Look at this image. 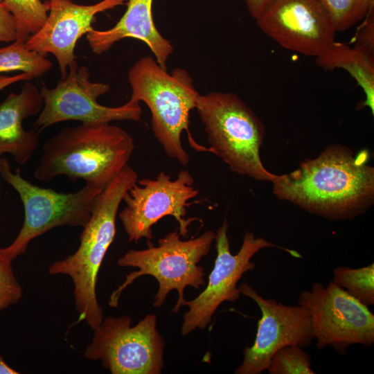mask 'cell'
<instances>
[{
    "label": "cell",
    "mask_w": 374,
    "mask_h": 374,
    "mask_svg": "<svg viewBox=\"0 0 374 374\" xmlns=\"http://www.w3.org/2000/svg\"><path fill=\"white\" fill-rule=\"evenodd\" d=\"M215 233L206 231L201 235L187 240L181 239L179 228L159 239L154 246L147 240L144 249H130L118 258L120 267L138 268L125 276V280L112 292L108 305L117 308L122 292L135 280L145 275L154 277L159 285L153 306L159 308L164 303L168 294L177 290L178 299L172 312H178L186 301L184 290L187 286L196 290L206 284L204 268L200 260L210 251Z\"/></svg>",
    "instance_id": "5b68a950"
},
{
    "label": "cell",
    "mask_w": 374,
    "mask_h": 374,
    "mask_svg": "<svg viewBox=\"0 0 374 374\" xmlns=\"http://www.w3.org/2000/svg\"><path fill=\"white\" fill-rule=\"evenodd\" d=\"M282 47L314 58L335 42L336 30L318 0H272L256 19Z\"/></svg>",
    "instance_id": "5bb4252c"
},
{
    "label": "cell",
    "mask_w": 374,
    "mask_h": 374,
    "mask_svg": "<svg viewBox=\"0 0 374 374\" xmlns=\"http://www.w3.org/2000/svg\"><path fill=\"white\" fill-rule=\"evenodd\" d=\"M4 4L15 18L17 40L26 42L44 25L49 10L48 1L3 0Z\"/></svg>",
    "instance_id": "ffe728a7"
},
{
    "label": "cell",
    "mask_w": 374,
    "mask_h": 374,
    "mask_svg": "<svg viewBox=\"0 0 374 374\" xmlns=\"http://www.w3.org/2000/svg\"><path fill=\"white\" fill-rule=\"evenodd\" d=\"M368 159L367 150L355 154L346 146L331 145L295 170L278 175L271 182L273 193L330 220L353 218L373 203L374 168Z\"/></svg>",
    "instance_id": "6da1fadb"
},
{
    "label": "cell",
    "mask_w": 374,
    "mask_h": 374,
    "mask_svg": "<svg viewBox=\"0 0 374 374\" xmlns=\"http://www.w3.org/2000/svg\"><path fill=\"white\" fill-rule=\"evenodd\" d=\"M44 105L40 90L25 81L19 93H10L0 102V157L10 154L19 166L25 165L39 145V134L26 130L24 119L39 114Z\"/></svg>",
    "instance_id": "e0dca14e"
},
{
    "label": "cell",
    "mask_w": 374,
    "mask_h": 374,
    "mask_svg": "<svg viewBox=\"0 0 374 374\" xmlns=\"http://www.w3.org/2000/svg\"><path fill=\"white\" fill-rule=\"evenodd\" d=\"M332 282L347 291L362 304L374 305V264L361 268L339 266L333 271Z\"/></svg>",
    "instance_id": "44dd1931"
},
{
    "label": "cell",
    "mask_w": 374,
    "mask_h": 374,
    "mask_svg": "<svg viewBox=\"0 0 374 374\" xmlns=\"http://www.w3.org/2000/svg\"><path fill=\"white\" fill-rule=\"evenodd\" d=\"M249 15L256 20L272 0H243Z\"/></svg>",
    "instance_id": "83f0119b"
},
{
    "label": "cell",
    "mask_w": 374,
    "mask_h": 374,
    "mask_svg": "<svg viewBox=\"0 0 374 374\" xmlns=\"http://www.w3.org/2000/svg\"><path fill=\"white\" fill-rule=\"evenodd\" d=\"M336 32H344L361 21L374 6V0H318Z\"/></svg>",
    "instance_id": "7402d4cb"
},
{
    "label": "cell",
    "mask_w": 374,
    "mask_h": 374,
    "mask_svg": "<svg viewBox=\"0 0 374 374\" xmlns=\"http://www.w3.org/2000/svg\"><path fill=\"white\" fill-rule=\"evenodd\" d=\"M17 39V27L14 17L0 0V43L12 42Z\"/></svg>",
    "instance_id": "484cf974"
},
{
    "label": "cell",
    "mask_w": 374,
    "mask_h": 374,
    "mask_svg": "<svg viewBox=\"0 0 374 374\" xmlns=\"http://www.w3.org/2000/svg\"><path fill=\"white\" fill-rule=\"evenodd\" d=\"M126 1L102 0L91 5H80L72 0H48V14L44 25L26 41V45L42 55H53L61 77H64L69 68L77 62L76 44L93 29L95 16Z\"/></svg>",
    "instance_id": "9a60e30c"
},
{
    "label": "cell",
    "mask_w": 374,
    "mask_h": 374,
    "mask_svg": "<svg viewBox=\"0 0 374 374\" xmlns=\"http://www.w3.org/2000/svg\"><path fill=\"white\" fill-rule=\"evenodd\" d=\"M299 345L285 346L271 357L267 369L269 374H314L311 357Z\"/></svg>",
    "instance_id": "603a6c76"
},
{
    "label": "cell",
    "mask_w": 374,
    "mask_h": 374,
    "mask_svg": "<svg viewBox=\"0 0 374 374\" xmlns=\"http://www.w3.org/2000/svg\"><path fill=\"white\" fill-rule=\"evenodd\" d=\"M153 0H127V9L111 28L91 30L86 35L93 53L100 55L125 38H134L144 42L151 50L157 63L167 69V60L174 48L171 42L163 37L157 28L152 17Z\"/></svg>",
    "instance_id": "2e32d148"
},
{
    "label": "cell",
    "mask_w": 374,
    "mask_h": 374,
    "mask_svg": "<svg viewBox=\"0 0 374 374\" xmlns=\"http://www.w3.org/2000/svg\"><path fill=\"white\" fill-rule=\"evenodd\" d=\"M195 109L209 148L232 172L257 181L276 179L277 175L265 168L260 155L265 127L238 96L231 92L199 94Z\"/></svg>",
    "instance_id": "8992f818"
},
{
    "label": "cell",
    "mask_w": 374,
    "mask_h": 374,
    "mask_svg": "<svg viewBox=\"0 0 374 374\" xmlns=\"http://www.w3.org/2000/svg\"><path fill=\"white\" fill-rule=\"evenodd\" d=\"M297 304L308 312L319 349L331 347L345 355L348 346L374 344V314L366 306L332 281L315 282L299 295Z\"/></svg>",
    "instance_id": "30bf717a"
},
{
    "label": "cell",
    "mask_w": 374,
    "mask_h": 374,
    "mask_svg": "<svg viewBox=\"0 0 374 374\" xmlns=\"http://www.w3.org/2000/svg\"><path fill=\"white\" fill-rule=\"evenodd\" d=\"M241 294L253 300L261 317L251 346L243 350V360L235 374H260L267 371L271 357L287 345L309 346L314 340L310 316L299 305H287L272 299L263 298L249 284L238 287Z\"/></svg>",
    "instance_id": "4fadbf2b"
},
{
    "label": "cell",
    "mask_w": 374,
    "mask_h": 374,
    "mask_svg": "<svg viewBox=\"0 0 374 374\" xmlns=\"http://www.w3.org/2000/svg\"><path fill=\"white\" fill-rule=\"evenodd\" d=\"M228 230L229 223L225 218L215 233L217 255L206 286L196 298L186 300L184 303L188 310L183 316L181 327L183 336L189 335L196 328L204 330L222 303L235 302L241 295L237 286L238 281L244 274L256 267L251 261L252 257L264 248L276 247L274 243L247 231L239 251L232 254Z\"/></svg>",
    "instance_id": "7c38bea8"
},
{
    "label": "cell",
    "mask_w": 374,
    "mask_h": 374,
    "mask_svg": "<svg viewBox=\"0 0 374 374\" xmlns=\"http://www.w3.org/2000/svg\"><path fill=\"white\" fill-rule=\"evenodd\" d=\"M0 175L18 193L24 210L23 225L14 241L1 251L11 262L24 253L35 238L60 226L84 227L90 219L93 202L104 189L85 184L75 193H59L35 185L13 172L6 157H0Z\"/></svg>",
    "instance_id": "52a82bcc"
},
{
    "label": "cell",
    "mask_w": 374,
    "mask_h": 374,
    "mask_svg": "<svg viewBox=\"0 0 374 374\" xmlns=\"http://www.w3.org/2000/svg\"><path fill=\"white\" fill-rule=\"evenodd\" d=\"M136 181V171L127 165L96 197L90 219L80 236L77 250L65 258L55 261L48 269L51 275L70 277L78 314L77 321H84L93 330L104 319L96 294L98 272L115 238L120 204Z\"/></svg>",
    "instance_id": "3957f363"
},
{
    "label": "cell",
    "mask_w": 374,
    "mask_h": 374,
    "mask_svg": "<svg viewBox=\"0 0 374 374\" xmlns=\"http://www.w3.org/2000/svg\"><path fill=\"white\" fill-rule=\"evenodd\" d=\"M317 65L324 70L346 71L362 89L365 100L362 107H368L374 114V55L357 46L335 42L315 57Z\"/></svg>",
    "instance_id": "ac0fdd59"
},
{
    "label": "cell",
    "mask_w": 374,
    "mask_h": 374,
    "mask_svg": "<svg viewBox=\"0 0 374 374\" xmlns=\"http://www.w3.org/2000/svg\"><path fill=\"white\" fill-rule=\"evenodd\" d=\"M19 372L10 367L0 354V374H18Z\"/></svg>",
    "instance_id": "f1b7e54d"
},
{
    "label": "cell",
    "mask_w": 374,
    "mask_h": 374,
    "mask_svg": "<svg viewBox=\"0 0 374 374\" xmlns=\"http://www.w3.org/2000/svg\"><path fill=\"white\" fill-rule=\"evenodd\" d=\"M52 67L53 63L46 55L28 49L26 42L16 39L0 48V74L19 71L37 78L50 71Z\"/></svg>",
    "instance_id": "d6986e66"
},
{
    "label": "cell",
    "mask_w": 374,
    "mask_h": 374,
    "mask_svg": "<svg viewBox=\"0 0 374 374\" xmlns=\"http://www.w3.org/2000/svg\"><path fill=\"white\" fill-rule=\"evenodd\" d=\"M127 78L132 89L130 100L148 106L154 136L168 157L188 165L190 157L181 139L184 131L193 149L213 153L210 148L198 144L189 132L190 112L195 109L199 93L187 71L176 68L168 73L154 58L145 56L129 69Z\"/></svg>",
    "instance_id": "277c9868"
},
{
    "label": "cell",
    "mask_w": 374,
    "mask_h": 374,
    "mask_svg": "<svg viewBox=\"0 0 374 374\" xmlns=\"http://www.w3.org/2000/svg\"><path fill=\"white\" fill-rule=\"evenodd\" d=\"M134 150L132 136L109 123L66 126L44 143L34 177L49 182L64 175L105 188L128 165Z\"/></svg>",
    "instance_id": "7a4b0ae2"
},
{
    "label": "cell",
    "mask_w": 374,
    "mask_h": 374,
    "mask_svg": "<svg viewBox=\"0 0 374 374\" xmlns=\"http://www.w3.org/2000/svg\"><path fill=\"white\" fill-rule=\"evenodd\" d=\"M109 90V84L90 80L87 66L73 64L54 87H41L44 105L33 123V130L39 134L53 125L68 121L93 123L141 120L139 102L130 100L118 107L100 104L98 98Z\"/></svg>",
    "instance_id": "9c48e42d"
},
{
    "label": "cell",
    "mask_w": 374,
    "mask_h": 374,
    "mask_svg": "<svg viewBox=\"0 0 374 374\" xmlns=\"http://www.w3.org/2000/svg\"><path fill=\"white\" fill-rule=\"evenodd\" d=\"M34 78L31 75L25 73H19L12 75L0 74V91L17 82L31 81Z\"/></svg>",
    "instance_id": "4316f807"
},
{
    "label": "cell",
    "mask_w": 374,
    "mask_h": 374,
    "mask_svg": "<svg viewBox=\"0 0 374 374\" xmlns=\"http://www.w3.org/2000/svg\"><path fill=\"white\" fill-rule=\"evenodd\" d=\"M132 321L127 314L104 318L93 330L84 357L100 361L112 374H160L166 344L157 317L148 314L134 326Z\"/></svg>",
    "instance_id": "ba28073f"
},
{
    "label": "cell",
    "mask_w": 374,
    "mask_h": 374,
    "mask_svg": "<svg viewBox=\"0 0 374 374\" xmlns=\"http://www.w3.org/2000/svg\"><path fill=\"white\" fill-rule=\"evenodd\" d=\"M22 295V287L14 273L12 262L0 249V312L18 303Z\"/></svg>",
    "instance_id": "cb8c5ba5"
},
{
    "label": "cell",
    "mask_w": 374,
    "mask_h": 374,
    "mask_svg": "<svg viewBox=\"0 0 374 374\" xmlns=\"http://www.w3.org/2000/svg\"><path fill=\"white\" fill-rule=\"evenodd\" d=\"M193 183L187 170H180L175 179L161 171L154 179L137 180L125 193L123 199L125 206L118 213L128 240H150L153 238L152 226L166 216H172L179 224L181 236H188L190 224L197 220L184 218L189 200L199 193Z\"/></svg>",
    "instance_id": "8fae6325"
},
{
    "label": "cell",
    "mask_w": 374,
    "mask_h": 374,
    "mask_svg": "<svg viewBox=\"0 0 374 374\" xmlns=\"http://www.w3.org/2000/svg\"><path fill=\"white\" fill-rule=\"evenodd\" d=\"M361 21L354 37V46L374 55V6Z\"/></svg>",
    "instance_id": "d4e9b609"
}]
</instances>
